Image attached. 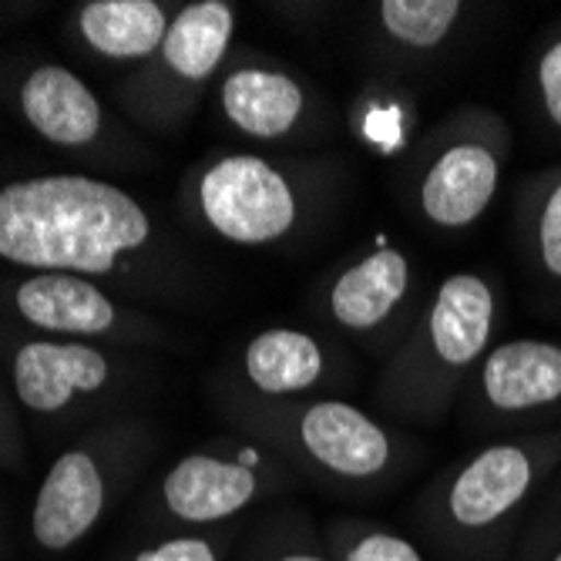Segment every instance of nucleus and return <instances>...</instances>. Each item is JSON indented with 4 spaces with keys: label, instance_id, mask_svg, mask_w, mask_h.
<instances>
[{
    "label": "nucleus",
    "instance_id": "f257e3e1",
    "mask_svg": "<svg viewBox=\"0 0 561 561\" xmlns=\"http://www.w3.org/2000/svg\"><path fill=\"white\" fill-rule=\"evenodd\" d=\"M0 263L148 296H185L195 286V266L145 202L84 172L0 182Z\"/></svg>",
    "mask_w": 561,
    "mask_h": 561
},
{
    "label": "nucleus",
    "instance_id": "f03ea898",
    "mask_svg": "<svg viewBox=\"0 0 561 561\" xmlns=\"http://www.w3.org/2000/svg\"><path fill=\"white\" fill-rule=\"evenodd\" d=\"M558 465L561 424L491 437L447 465L407 518L437 561H515L538 491Z\"/></svg>",
    "mask_w": 561,
    "mask_h": 561
},
{
    "label": "nucleus",
    "instance_id": "7ed1b4c3",
    "mask_svg": "<svg viewBox=\"0 0 561 561\" xmlns=\"http://www.w3.org/2000/svg\"><path fill=\"white\" fill-rule=\"evenodd\" d=\"M346 165L317 151L232 148L198 159L179 185L182 216L236 249H283L310 236L336 206Z\"/></svg>",
    "mask_w": 561,
    "mask_h": 561
},
{
    "label": "nucleus",
    "instance_id": "20e7f679",
    "mask_svg": "<svg viewBox=\"0 0 561 561\" xmlns=\"http://www.w3.org/2000/svg\"><path fill=\"white\" fill-rule=\"evenodd\" d=\"M222 414L236 434L273 450L296 481L333 497H383L424 457V447L403 427L346 397H222Z\"/></svg>",
    "mask_w": 561,
    "mask_h": 561
},
{
    "label": "nucleus",
    "instance_id": "39448f33",
    "mask_svg": "<svg viewBox=\"0 0 561 561\" xmlns=\"http://www.w3.org/2000/svg\"><path fill=\"white\" fill-rule=\"evenodd\" d=\"M504 323V289L491 273L461 270L437 279L427 302L380 364L374 380V414L403 431L440 427Z\"/></svg>",
    "mask_w": 561,
    "mask_h": 561
},
{
    "label": "nucleus",
    "instance_id": "423d86ee",
    "mask_svg": "<svg viewBox=\"0 0 561 561\" xmlns=\"http://www.w3.org/2000/svg\"><path fill=\"white\" fill-rule=\"evenodd\" d=\"M515 135L488 105H461L421 131L400 159L403 202L434 232H468L497 202Z\"/></svg>",
    "mask_w": 561,
    "mask_h": 561
},
{
    "label": "nucleus",
    "instance_id": "0eeeda50",
    "mask_svg": "<svg viewBox=\"0 0 561 561\" xmlns=\"http://www.w3.org/2000/svg\"><path fill=\"white\" fill-rule=\"evenodd\" d=\"M431 286L414 252L377 232L317 279L310 310L327 333L383 364L417 323Z\"/></svg>",
    "mask_w": 561,
    "mask_h": 561
},
{
    "label": "nucleus",
    "instance_id": "6e6552de",
    "mask_svg": "<svg viewBox=\"0 0 561 561\" xmlns=\"http://www.w3.org/2000/svg\"><path fill=\"white\" fill-rule=\"evenodd\" d=\"M239 8L229 0H192L172 18L162 47L118 88L125 115L148 131H179L236 50Z\"/></svg>",
    "mask_w": 561,
    "mask_h": 561
},
{
    "label": "nucleus",
    "instance_id": "1a4fd4ad",
    "mask_svg": "<svg viewBox=\"0 0 561 561\" xmlns=\"http://www.w3.org/2000/svg\"><path fill=\"white\" fill-rule=\"evenodd\" d=\"M222 125L256 151H299L330 141L343 118L327 91L293 65L236 47L213 84Z\"/></svg>",
    "mask_w": 561,
    "mask_h": 561
},
{
    "label": "nucleus",
    "instance_id": "9d476101",
    "mask_svg": "<svg viewBox=\"0 0 561 561\" xmlns=\"http://www.w3.org/2000/svg\"><path fill=\"white\" fill-rule=\"evenodd\" d=\"M289 488H296V474L279 457L236 434L182 454L159 481L156 507L165 525L179 528L175 535L213 531Z\"/></svg>",
    "mask_w": 561,
    "mask_h": 561
},
{
    "label": "nucleus",
    "instance_id": "9b49d317",
    "mask_svg": "<svg viewBox=\"0 0 561 561\" xmlns=\"http://www.w3.org/2000/svg\"><path fill=\"white\" fill-rule=\"evenodd\" d=\"M141 447L145 431L135 424H108L65 447L44 471L34 494V545L47 554L78 548L105 518Z\"/></svg>",
    "mask_w": 561,
    "mask_h": 561
},
{
    "label": "nucleus",
    "instance_id": "f8f14e48",
    "mask_svg": "<svg viewBox=\"0 0 561 561\" xmlns=\"http://www.w3.org/2000/svg\"><path fill=\"white\" fill-rule=\"evenodd\" d=\"M457 411L468 431L488 437L545 431L561 414V340H497L468 380Z\"/></svg>",
    "mask_w": 561,
    "mask_h": 561
},
{
    "label": "nucleus",
    "instance_id": "ddd939ff",
    "mask_svg": "<svg viewBox=\"0 0 561 561\" xmlns=\"http://www.w3.org/2000/svg\"><path fill=\"white\" fill-rule=\"evenodd\" d=\"M4 302L24 330L50 340H78L115 350L162 346L172 340L159 320L122 302L115 289L84 276L24 273L8 283Z\"/></svg>",
    "mask_w": 561,
    "mask_h": 561
},
{
    "label": "nucleus",
    "instance_id": "4468645a",
    "mask_svg": "<svg viewBox=\"0 0 561 561\" xmlns=\"http://www.w3.org/2000/svg\"><path fill=\"white\" fill-rule=\"evenodd\" d=\"M115 346L27 336L8 356L14 400L34 417H71L125 390L135 370Z\"/></svg>",
    "mask_w": 561,
    "mask_h": 561
},
{
    "label": "nucleus",
    "instance_id": "2eb2a0df",
    "mask_svg": "<svg viewBox=\"0 0 561 561\" xmlns=\"http://www.w3.org/2000/svg\"><path fill=\"white\" fill-rule=\"evenodd\" d=\"M356 377L343 340L306 327H263L232 360L226 397L252 400H310L340 397Z\"/></svg>",
    "mask_w": 561,
    "mask_h": 561
},
{
    "label": "nucleus",
    "instance_id": "dca6fc26",
    "mask_svg": "<svg viewBox=\"0 0 561 561\" xmlns=\"http://www.w3.org/2000/svg\"><path fill=\"white\" fill-rule=\"evenodd\" d=\"M18 118L50 148L84 159H105L115 148L118 128L98 91L61 61H34L21 68L11 84Z\"/></svg>",
    "mask_w": 561,
    "mask_h": 561
},
{
    "label": "nucleus",
    "instance_id": "f3484780",
    "mask_svg": "<svg viewBox=\"0 0 561 561\" xmlns=\"http://www.w3.org/2000/svg\"><path fill=\"white\" fill-rule=\"evenodd\" d=\"M461 0H377L364 11V41L380 78L400 81L440 58L471 18Z\"/></svg>",
    "mask_w": 561,
    "mask_h": 561
},
{
    "label": "nucleus",
    "instance_id": "a211bd4d",
    "mask_svg": "<svg viewBox=\"0 0 561 561\" xmlns=\"http://www.w3.org/2000/svg\"><path fill=\"white\" fill-rule=\"evenodd\" d=\"M172 18L162 0H84L68 18V34L101 65L141 68L162 47Z\"/></svg>",
    "mask_w": 561,
    "mask_h": 561
},
{
    "label": "nucleus",
    "instance_id": "6ab92c4d",
    "mask_svg": "<svg viewBox=\"0 0 561 561\" xmlns=\"http://www.w3.org/2000/svg\"><path fill=\"white\" fill-rule=\"evenodd\" d=\"M346 131L353 135V141H360L383 159H403L421 138V112L414 91L400 81L374 75L356 88L350 101Z\"/></svg>",
    "mask_w": 561,
    "mask_h": 561
},
{
    "label": "nucleus",
    "instance_id": "aec40b11",
    "mask_svg": "<svg viewBox=\"0 0 561 561\" xmlns=\"http://www.w3.org/2000/svg\"><path fill=\"white\" fill-rule=\"evenodd\" d=\"M515 236L525 270L538 283L561 289V162L518 185Z\"/></svg>",
    "mask_w": 561,
    "mask_h": 561
},
{
    "label": "nucleus",
    "instance_id": "412c9836",
    "mask_svg": "<svg viewBox=\"0 0 561 561\" xmlns=\"http://www.w3.org/2000/svg\"><path fill=\"white\" fill-rule=\"evenodd\" d=\"M320 535L330 561H431L414 538L374 518L336 515L320 528Z\"/></svg>",
    "mask_w": 561,
    "mask_h": 561
},
{
    "label": "nucleus",
    "instance_id": "4be33fe9",
    "mask_svg": "<svg viewBox=\"0 0 561 561\" xmlns=\"http://www.w3.org/2000/svg\"><path fill=\"white\" fill-rule=\"evenodd\" d=\"M242 561H330L313 518L299 507H279L252 528Z\"/></svg>",
    "mask_w": 561,
    "mask_h": 561
},
{
    "label": "nucleus",
    "instance_id": "5701e85b",
    "mask_svg": "<svg viewBox=\"0 0 561 561\" xmlns=\"http://www.w3.org/2000/svg\"><path fill=\"white\" fill-rule=\"evenodd\" d=\"M528 108L538 128L561 141V18L538 34L528 58Z\"/></svg>",
    "mask_w": 561,
    "mask_h": 561
},
{
    "label": "nucleus",
    "instance_id": "b1692460",
    "mask_svg": "<svg viewBox=\"0 0 561 561\" xmlns=\"http://www.w3.org/2000/svg\"><path fill=\"white\" fill-rule=\"evenodd\" d=\"M561 545V465L538 491V501L525 522L515 561H545Z\"/></svg>",
    "mask_w": 561,
    "mask_h": 561
},
{
    "label": "nucleus",
    "instance_id": "393cba45",
    "mask_svg": "<svg viewBox=\"0 0 561 561\" xmlns=\"http://www.w3.org/2000/svg\"><path fill=\"white\" fill-rule=\"evenodd\" d=\"M236 541V531H182V535H169L145 545L141 551H135L128 561H226L229 545Z\"/></svg>",
    "mask_w": 561,
    "mask_h": 561
},
{
    "label": "nucleus",
    "instance_id": "a878e982",
    "mask_svg": "<svg viewBox=\"0 0 561 561\" xmlns=\"http://www.w3.org/2000/svg\"><path fill=\"white\" fill-rule=\"evenodd\" d=\"M24 461V437L11 403L0 393V468H18Z\"/></svg>",
    "mask_w": 561,
    "mask_h": 561
},
{
    "label": "nucleus",
    "instance_id": "bb28decb",
    "mask_svg": "<svg viewBox=\"0 0 561 561\" xmlns=\"http://www.w3.org/2000/svg\"><path fill=\"white\" fill-rule=\"evenodd\" d=\"M545 561H561V545H558V548H554V551H551V554H548Z\"/></svg>",
    "mask_w": 561,
    "mask_h": 561
}]
</instances>
